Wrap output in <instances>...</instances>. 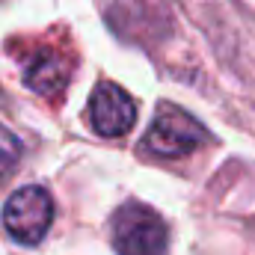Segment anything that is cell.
I'll use <instances>...</instances> for the list:
<instances>
[{"label":"cell","mask_w":255,"mask_h":255,"mask_svg":"<svg viewBox=\"0 0 255 255\" xmlns=\"http://www.w3.org/2000/svg\"><path fill=\"white\" fill-rule=\"evenodd\" d=\"M18 160H21V142H18V136L0 125V184L6 178H12V172L18 169Z\"/></svg>","instance_id":"8992f818"},{"label":"cell","mask_w":255,"mask_h":255,"mask_svg":"<svg viewBox=\"0 0 255 255\" xmlns=\"http://www.w3.org/2000/svg\"><path fill=\"white\" fill-rule=\"evenodd\" d=\"M71 77V68H68V60L57 51H42L36 54L30 63H27V71H24V80L30 89H36L39 95H57L68 83Z\"/></svg>","instance_id":"5b68a950"},{"label":"cell","mask_w":255,"mask_h":255,"mask_svg":"<svg viewBox=\"0 0 255 255\" xmlns=\"http://www.w3.org/2000/svg\"><path fill=\"white\" fill-rule=\"evenodd\" d=\"M89 122L101 136H125L136 122V104L122 86L104 80L89 98Z\"/></svg>","instance_id":"277c9868"},{"label":"cell","mask_w":255,"mask_h":255,"mask_svg":"<svg viewBox=\"0 0 255 255\" xmlns=\"http://www.w3.org/2000/svg\"><path fill=\"white\" fill-rule=\"evenodd\" d=\"M113 247L119 255H166L169 229L148 205L128 202L113 217Z\"/></svg>","instance_id":"6da1fadb"},{"label":"cell","mask_w":255,"mask_h":255,"mask_svg":"<svg viewBox=\"0 0 255 255\" xmlns=\"http://www.w3.org/2000/svg\"><path fill=\"white\" fill-rule=\"evenodd\" d=\"M54 220V199L39 184L15 190L3 205V226L18 244H39Z\"/></svg>","instance_id":"3957f363"},{"label":"cell","mask_w":255,"mask_h":255,"mask_svg":"<svg viewBox=\"0 0 255 255\" xmlns=\"http://www.w3.org/2000/svg\"><path fill=\"white\" fill-rule=\"evenodd\" d=\"M208 139H211L208 130L190 113H184L175 104H160L151 128L145 130L142 145L154 157H184V154L196 151L199 145H205Z\"/></svg>","instance_id":"7a4b0ae2"}]
</instances>
